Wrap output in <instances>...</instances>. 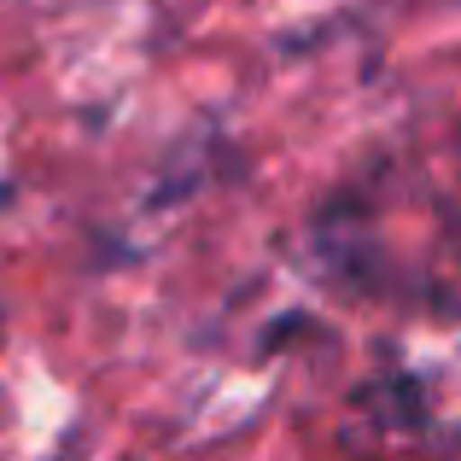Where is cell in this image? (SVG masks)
I'll return each instance as SVG.
<instances>
[]
</instances>
